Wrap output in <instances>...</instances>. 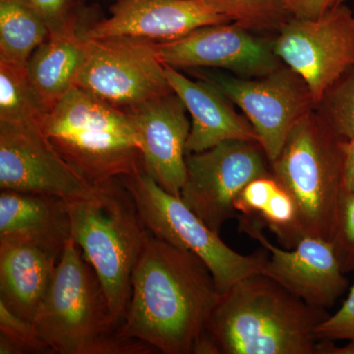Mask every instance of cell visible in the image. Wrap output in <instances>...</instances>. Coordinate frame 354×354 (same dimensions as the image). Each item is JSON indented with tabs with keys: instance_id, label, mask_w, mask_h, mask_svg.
<instances>
[{
	"instance_id": "ac0fdd59",
	"label": "cell",
	"mask_w": 354,
	"mask_h": 354,
	"mask_svg": "<svg viewBox=\"0 0 354 354\" xmlns=\"http://www.w3.org/2000/svg\"><path fill=\"white\" fill-rule=\"evenodd\" d=\"M165 70L169 85L183 100L192 120L187 153L209 150L228 140L259 142L248 118L237 113L218 88L201 79L190 80L169 65H165Z\"/></svg>"
},
{
	"instance_id": "484cf974",
	"label": "cell",
	"mask_w": 354,
	"mask_h": 354,
	"mask_svg": "<svg viewBox=\"0 0 354 354\" xmlns=\"http://www.w3.org/2000/svg\"><path fill=\"white\" fill-rule=\"evenodd\" d=\"M53 353L34 323L16 315L0 302V354Z\"/></svg>"
},
{
	"instance_id": "ba28073f",
	"label": "cell",
	"mask_w": 354,
	"mask_h": 354,
	"mask_svg": "<svg viewBox=\"0 0 354 354\" xmlns=\"http://www.w3.org/2000/svg\"><path fill=\"white\" fill-rule=\"evenodd\" d=\"M88 39L76 87L124 111L174 92L155 41L131 37Z\"/></svg>"
},
{
	"instance_id": "4fadbf2b",
	"label": "cell",
	"mask_w": 354,
	"mask_h": 354,
	"mask_svg": "<svg viewBox=\"0 0 354 354\" xmlns=\"http://www.w3.org/2000/svg\"><path fill=\"white\" fill-rule=\"evenodd\" d=\"M155 46L162 64L176 69H223L256 78L283 64L274 53V38L235 22L203 26L181 38Z\"/></svg>"
},
{
	"instance_id": "5b68a950",
	"label": "cell",
	"mask_w": 354,
	"mask_h": 354,
	"mask_svg": "<svg viewBox=\"0 0 354 354\" xmlns=\"http://www.w3.org/2000/svg\"><path fill=\"white\" fill-rule=\"evenodd\" d=\"M66 202L71 239L101 281L120 329L131 297L133 270L152 234L120 179L100 186L94 196Z\"/></svg>"
},
{
	"instance_id": "52a82bcc",
	"label": "cell",
	"mask_w": 354,
	"mask_h": 354,
	"mask_svg": "<svg viewBox=\"0 0 354 354\" xmlns=\"http://www.w3.org/2000/svg\"><path fill=\"white\" fill-rule=\"evenodd\" d=\"M120 180L131 194L151 234L201 258L213 274L221 295L245 277L264 274L266 249L250 255L237 253L191 211L181 197L162 189L144 169Z\"/></svg>"
},
{
	"instance_id": "9c48e42d",
	"label": "cell",
	"mask_w": 354,
	"mask_h": 354,
	"mask_svg": "<svg viewBox=\"0 0 354 354\" xmlns=\"http://www.w3.org/2000/svg\"><path fill=\"white\" fill-rule=\"evenodd\" d=\"M239 106L258 135L270 162L285 145L292 127L315 109L311 91L299 74L283 64L265 76L245 78L215 70H194Z\"/></svg>"
},
{
	"instance_id": "ffe728a7",
	"label": "cell",
	"mask_w": 354,
	"mask_h": 354,
	"mask_svg": "<svg viewBox=\"0 0 354 354\" xmlns=\"http://www.w3.org/2000/svg\"><path fill=\"white\" fill-rule=\"evenodd\" d=\"M1 235H22L62 253L71 239L66 200L51 195L1 190Z\"/></svg>"
},
{
	"instance_id": "7402d4cb",
	"label": "cell",
	"mask_w": 354,
	"mask_h": 354,
	"mask_svg": "<svg viewBox=\"0 0 354 354\" xmlns=\"http://www.w3.org/2000/svg\"><path fill=\"white\" fill-rule=\"evenodd\" d=\"M50 29L26 0H0V62L28 65Z\"/></svg>"
},
{
	"instance_id": "5bb4252c",
	"label": "cell",
	"mask_w": 354,
	"mask_h": 354,
	"mask_svg": "<svg viewBox=\"0 0 354 354\" xmlns=\"http://www.w3.org/2000/svg\"><path fill=\"white\" fill-rule=\"evenodd\" d=\"M239 218V230L268 252L264 274L306 304L328 310L348 290L332 241L305 235L293 248H279L263 234L262 221L251 216Z\"/></svg>"
},
{
	"instance_id": "cb8c5ba5",
	"label": "cell",
	"mask_w": 354,
	"mask_h": 354,
	"mask_svg": "<svg viewBox=\"0 0 354 354\" xmlns=\"http://www.w3.org/2000/svg\"><path fill=\"white\" fill-rule=\"evenodd\" d=\"M232 22L255 32L279 31L292 16L285 0H209Z\"/></svg>"
},
{
	"instance_id": "e0dca14e",
	"label": "cell",
	"mask_w": 354,
	"mask_h": 354,
	"mask_svg": "<svg viewBox=\"0 0 354 354\" xmlns=\"http://www.w3.org/2000/svg\"><path fill=\"white\" fill-rule=\"evenodd\" d=\"M62 253L22 235L0 236V302L34 322Z\"/></svg>"
},
{
	"instance_id": "f546056e",
	"label": "cell",
	"mask_w": 354,
	"mask_h": 354,
	"mask_svg": "<svg viewBox=\"0 0 354 354\" xmlns=\"http://www.w3.org/2000/svg\"><path fill=\"white\" fill-rule=\"evenodd\" d=\"M344 0H285L286 8L291 16L300 19H316Z\"/></svg>"
},
{
	"instance_id": "9a60e30c",
	"label": "cell",
	"mask_w": 354,
	"mask_h": 354,
	"mask_svg": "<svg viewBox=\"0 0 354 354\" xmlns=\"http://www.w3.org/2000/svg\"><path fill=\"white\" fill-rule=\"evenodd\" d=\"M127 113L138 136L144 171L169 194L180 197L191 129L183 100L172 92Z\"/></svg>"
},
{
	"instance_id": "2e32d148",
	"label": "cell",
	"mask_w": 354,
	"mask_h": 354,
	"mask_svg": "<svg viewBox=\"0 0 354 354\" xmlns=\"http://www.w3.org/2000/svg\"><path fill=\"white\" fill-rule=\"evenodd\" d=\"M232 22L209 0H120L88 28L91 39L131 37L162 43L203 26Z\"/></svg>"
},
{
	"instance_id": "d4e9b609",
	"label": "cell",
	"mask_w": 354,
	"mask_h": 354,
	"mask_svg": "<svg viewBox=\"0 0 354 354\" xmlns=\"http://www.w3.org/2000/svg\"><path fill=\"white\" fill-rule=\"evenodd\" d=\"M315 111L337 136L354 142V67L327 91Z\"/></svg>"
},
{
	"instance_id": "30bf717a",
	"label": "cell",
	"mask_w": 354,
	"mask_h": 354,
	"mask_svg": "<svg viewBox=\"0 0 354 354\" xmlns=\"http://www.w3.org/2000/svg\"><path fill=\"white\" fill-rule=\"evenodd\" d=\"M272 174L271 162L259 142L228 140L209 150L186 155L180 197L218 234L227 221L239 216L234 201L247 184Z\"/></svg>"
},
{
	"instance_id": "277c9868",
	"label": "cell",
	"mask_w": 354,
	"mask_h": 354,
	"mask_svg": "<svg viewBox=\"0 0 354 354\" xmlns=\"http://www.w3.org/2000/svg\"><path fill=\"white\" fill-rule=\"evenodd\" d=\"M41 128L55 150L95 187L143 169L129 113L73 86Z\"/></svg>"
},
{
	"instance_id": "6da1fadb",
	"label": "cell",
	"mask_w": 354,
	"mask_h": 354,
	"mask_svg": "<svg viewBox=\"0 0 354 354\" xmlns=\"http://www.w3.org/2000/svg\"><path fill=\"white\" fill-rule=\"evenodd\" d=\"M221 297L201 258L151 234L133 270L118 335L164 354L193 353Z\"/></svg>"
},
{
	"instance_id": "603a6c76",
	"label": "cell",
	"mask_w": 354,
	"mask_h": 354,
	"mask_svg": "<svg viewBox=\"0 0 354 354\" xmlns=\"http://www.w3.org/2000/svg\"><path fill=\"white\" fill-rule=\"evenodd\" d=\"M48 113L32 85L28 65L0 62V122L41 125Z\"/></svg>"
},
{
	"instance_id": "44dd1931",
	"label": "cell",
	"mask_w": 354,
	"mask_h": 354,
	"mask_svg": "<svg viewBox=\"0 0 354 354\" xmlns=\"http://www.w3.org/2000/svg\"><path fill=\"white\" fill-rule=\"evenodd\" d=\"M234 208L239 215L262 221L285 248H293L304 237L295 199L272 174L247 184L235 199Z\"/></svg>"
},
{
	"instance_id": "3957f363",
	"label": "cell",
	"mask_w": 354,
	"mask_h": 354,
	"mask_svg": "<svg viewBox=\"0 0 354 354\" xmlns=\"http://www.w3.org/2000/svg\"><path fill=\"white\" fill-rule=\"evenodd\" d=\"M32 323L53 353H155L148 344L118 335L101 281L72 239Z\"/></svg>"
},
{
	"instance_id": "7a4b0ae2",
	"label": "cell",
	"mask_w": 354,
	"mask_h": 354,
	"mask_svg": "<svg viewBox=\"0 0 354 354\" xmlns=\"http://www.w3.org/2000/svg\"><path fill=\"white\" fill-rule=\"evenodd\" d=\"M330 316L265 274L221 295L202 337L205 354H317V329Z\"/></svg>"
},
{
	"instance_id": "4316f807",
	"label": "cell",
	"mask_w": 354,
	"mask_h": 354,
	"mask_svg": "<svg viewBox=\"0 0 354 354\" xmlns=\"http://www.w3.org/2000/svg\"><path fill=\"white\" fill-rule=\"evenodd\" d=\"M332 242L342 272H354V194L344 189L339 199Z\"/></svg>"
},
{
	"instance_id": "83f0119b",
	"label": "cell",
	"mask_w": 354,
	"mask_h": 354,
	"mask_svg": "<svg viewBox=\"0 0 354 354\" xmlns=\"http://www.w3.org/2000/svg\"><path fill=\"white\" fill-rule=\"evenodd\" d=\"M319 339H344L354 342V286L341 308L330 315L317 329Z\"/></svg>"
},
{
	"instance_id": "f1b7e54d",
	"label": "cell",
	"mask_w": 354,
	"mask_h": 354,
	"mask_svg": "<svg viewBox=\"0 0 354 354\" xmlns=\"http://www.w3.org/2000/svg\"><path fill=\"white\" fill-rule=\"evenodd\" d=\"M48 25L50 32L64 26L75 13L74 0H26Z\"/></svg>"
},
{
	"instance_id": "4dcf8cb0",
	"label": "cell",
	"mask_w": 354,
	"mask_h": 354,
	"mask_svg": "<svg viewBox=\"0 0 354 354\" xmlns=\"http://www.w3.org/2000/svg\"><path fill=\"white\" fill-rule=\"evenodd\" d=\"M344 172H342V189L354 194V142L344 140Z\"/></svg>"
},
{
	"instance_id": "d6986e66",
	"label": "cell",
	"mask_w": 354,
	"mask_h": 354,
	"mask_svg": "<svg viewBox=\"0 0 354 354\" xmlns=\"http://www.w3.org/2000/svg\"><path fill=\"white\" fill-rule=\"evenodd\" d=\"M91 25L74 13L64 26L50 32L28 62L32 85L48 111L75 83L87 55Z\"/></svg>"
},
{
	"instance_id": "7c38bea8",
	"label": "cell",
	"mask_w": 354,
	"mask_h": 354,
	"mask_svg": "<svg viewBox=\"0 0 354 354\" xmlns=\"http://www.w3.org/2000/svg\"><path fill=\"white\" fill-rule=\"evenodd\" d=\"M99 187L59 155L41 125L0 122V189L72 201L94 196Z\"/></svg>"
},
{
	"instance_id": "8fae6325",
	"label": "cell",
	"mask_w": 354,
	"mask_h": 354,
	"mask_svg": "<svg viewBox=\"0 0 354 354\" xmlns=\"http://www.w3.org/2000/svg\"><path fill=\"white\" fill-rule=\"evenodd\" d=\"M283 64L304 79L316 104L354 67V13L346 4L316 19L291 17L274 37Z\"/></svg>"
},
{
	"instance_id": "8992f818",
	"label": "cell",
	"mask_w": 354,
	"mask_h": 354,
	"mask_svg": "<svg viewBox=\"0 0 354 354\" xmlns=\"http://www.w3.org/2000/svg\"><path fill=\"white\" fill-rule=\"evenodd\" d=\"M344 139L318 115L305 114L290 130L272 174L295 199L301 234L332 241L342 190Z\"/></svg>"
}]
</instances>
